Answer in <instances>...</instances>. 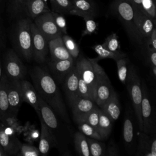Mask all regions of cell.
Returning <instances> with one entry per match:
<instances>
[{"instance_id":"cell-25","label":"cell","mask_w":156,"mask_h":156,"mask_svg":"<svg viewBox=\"0 0 156 156\" xmlns=\"http://www.w3.org/2000/svg\"><path fill=\"white\" fill-rule=\"evenodd\" d=\"M7 77L3 72L2 77L0 82V119L7 115L11 114L9 111L7 91Z\"/></svg>"},{"instance_id":"cell-49","label":"cell","mask_w":156,"mask_h":156,"mask_svg":"<svg viewBox=\"0 0 156 156\" xmlns=\"http://www.w3.org/2000/svg\"><path fill=\"white\" fill-rule=\"evenodd\" d=\"M2 74H3V66H2V63L0 58V82L2 77Z\"/></svg>"},{"instance_id":"cell-28","label":"cell","mask_w":156,"mask_h":156,"mask_svg":"<svg viewBox=\"0 0 156 156\" xmlns=\"http://www.w3.org/2000/svg\"><path fill=\"white\" fill-rule=\"evenodd\" d=\"M113 121L101 110L99 113V119L98 132L101 136L102 140L108 138L112 130Z\"/></svg>"},{"instance_id":"cell-3","label":"cell","mask_w":156,"mask_h":156,"mask_svg":"<svg viewBox=\"0 0 156 156\" xmlns=\"http://www.w3.org/2000/svg\"><path fill=\"white\" fill-rule=\"evenodd\" d=\"M32 20L27 16L17 18L10 32V40L13 49L21 58L27 62L32 60V35L30 23Z\"/></svg>"},{"instance_id":"cell-29","label":"cell","mask_w":156,"mask_h":156,"mask_svg":"<svg viewBox=\"0 0 156 156\" xmlns=\"http://www.w3.org/2000/svg\"><path fill=\"white\" fill-rule=\"evenodd\" d=\"M133 121L129 115L126 116L123 124V139L126 148L130 149L133 143Z\"/></svg>"},{"instance_id":"cell-10","label":"cell","mask_w":156,"mask_h":156,"mask_svg":"<svg viewBox=\"0 0 156 156\" xmlns=\"http://www.w3.org/2000/svg\"><path fill=\"white\" fill-rule=\"evenodd\" d=\"M34 23L48 41L63 35L57 27L51 12L37 16L34 20Z\"/></svg>"},{"instance_id":"cell-34","label":"cell","mask_w":156,"mask_h":156,"mask_svg":"<svg viewBox=\"0 0 156 156\" xmlns=\"http://www.w3.org/2000/svg\"><path fill=\"white\" fill-rule=\"evenodd\" d=\"M77 125L79 131L87 137L98 140H102L101 136L99 135V132L93 126H90L85 122H80L77 124Z\"/></svg>"},{"instance_id":"cell-21","label":"cell","mask_w":156,"mask_h":156,"mask_svg":"<svg viewBox=\"0 0 156 156\" xmlns=\"http://www.w3.org/2000/svg\"><path fill=\"white\" fill-rule=\"evenodd\" d=\"M48 45L51 60H61L73 58L64 44L62 36L49 41Z\"/></svg>"},{"instance_id":"cell-7","label":"cell","mask_w":156,"mask_h":156,"mask_svg":"<svg viewBox=\"0 0 156 156\" xmlns=\"http://www.w3.org/2000/svg\"><path fill=\"white\" fill-rule=\"evenodd\" d=\"M76 66L79 77L90 87L94 93V88L101 66L94 58H87L82 55H79L76 60Z\"/></svg>"},{"instance_id":"cell-23","label":"cell","mask_w":156,"mask_h":156,"mask_svg":"<svg viewBox=\"0 0 156 156\" xmlns=\"http://www.w3.org/2000/svg\"><path fill=\"white\" fill-rule=\"evenodd\" d=\"M48 12L51 10L43 0H26L25 15L30 20H34L37 16Z\"/></svg>"},{"instance_id":"cell-24","label":"cell","mask_w":156,"mask_h":156,"mask_svg":"<svg viewBox=\"0 0 156 156\" xmlns=\"http://www.w3.org/2000/svg\"><path fill=\"white\" fill-rule=\"evenodd\" d=\"M101 110L113 122L117 120L121 114V105L116 93L115 91L111 98L104 104Z\"/></svg>"},{"instance_id":"cell-18","label":"cell","mask_w":156,"mask_h":156,"mask_svg":"<svg viewBox=\"0 0 156 156\" xmlns=\"http://www.w3.org/2000/svg\"><path fill=\"white\" fill-rule=\"evenodd\" d=\"M137 156H156V140L155 133H146L141 132L139 137Z\"/></svg>"},{"instance_id":"cell-30","label":"cell","mask_w":156,"mask_h":156,"mask_svg":"<svg viewBox=\"0 0 156 156\" xmlns=\"http://www.w3.org/2000/svg\"><path fill=\"white\" fill-rule=\"evenodd\" d=\"M26 0H9L8 10L12 18H18L25 15Z\"/></svg>"},{"instance_id":"cell-4","label":"cell","mask_w":156,"mask_h":156,"mask_svg":"<svg viewBox=\"0 0 156 156\" xmlns=\"http://www.w3.org/2000/svg\"><path fill=\"white\" fill-rule=\"evenodd\" d=\"M112 9L123 25L130 40L136 44H142L141 38L133 21V8L130 0H115Z\"/></svg>"},{"instance_id":"cell-17","label":"cell","mask_w":156,"mask_h":156,"mask_svg":"<svg viewBox=\"0 0 156 156\" xmlns=\"http://www.w3.org/2000/svg\"><path fill=\"white\" fill-rule=\"evenodd\" d=\"M21 144L17 137L7 133L0 122V145L7 155H19Z\"/></svg>"},{"instance_id":"cell-27","label":"cell","mask_w":156,"mask_h":156,"mask_svg":"<svg viewBox=\"0 0 156 156\" xmlns=\"http://www.w3.org/2000/svg\"><path fill=\"white\" fill-rule=\"evenodd\" d=\"M92 48L98 54V57L94 58L96 62H98L99 60L104 59V58H112L116 61L119 58L127 57V56L126 53L121 51H118V52L110 51L105 49V48H104L102 44H96L94 46H93Z\"/></svg>"},{"instance_id":"cell-6","label":"cell","mask_w":156,"mask_h":156,"mask_svg":"<svg viewBox=\"0 0 156 156\" xmlns=\"http://www.w3.org/2000/svg\"><path fill=\"white\" fill-rule=\"evenodd\" d=\"M3 72L9 80L24 79L27 68L13 49H7L3 57Z\"/></svg>"},{"instance_id":"cell-8","label":"cell","mask_w":156,"mask_h":156,"mask_svg":"<svg viewBox=\"0 0 156 156\" xmlns=\"http://www.w3.org/2000/svg\"><path fill=\"white\" fill-rule=\"evenodd\" d=\"M114 92L115 91L108 76L101 66L94 88V101L95 103L100 108H102Z\"/></svg>"},{"instance_id":"cell-43","label":"cell","mask_w":156,"mask_h":156,"mask_svg":"<svg viewBox=\"0 0 156 156\" xmlns=\"http://www.w3.org/2000/svg\"><path fill=\"white\" fill-rule=\"evenodd\" d=\"M119 151L117 146L113 141H110L106 149V155L107 156H119Z\"/></svg>"},{"instance_id":"cell-19","label":"cell","mask_w":156,"mask_h":156,"mask_svg":"<svg viewBox=\"0 0 156 156\" xmlns=\"http://www.w3.org/2000/svg\"><path fill=\"white\" fill-rule=\"evenodd\" d=\"M73 9L69 14L85 18H94L97 14L96 7L92 0H71Z\"/></svg>"},{"instance_id":"cell-5","label":"cell","mask_w":156,"mask_h":156,"mask_svg":"<svg viewBox=\"0 0 156 156\" xmlns=\"http://www.w3.org/2000/svg\"><path fill=\"white\" fill-rule=\"evenodd\" d=\"M126 85L131 98L140 129L142 132L143 122L141 113L142 90L141 80L136 68L132 65L129 66V74Z\"/></svg>"},{"instance_id":"cell-45","label":"cell","mask_w":156,"mask_h":156,"mask_svg":"<svg viewBox=\"0 0 156 156\" xmlns=\"http://www.w3.org/2000/svg\"><path fill=\"white\" fill-rule=\"evenodd\" d=\"M147 57L151 66H156V51L147 46Z\"/></svg>"},{"instance_id":"cell-31","label":"cell","mask_w":156,"mask_h":156,"mask_svg":"<svg viewBox=\"0 0 156 156\" xmlns=\"http://www.w3.org/2000/svg\"><path fill=\"white\" fill-rule=\"evenodd\" d=\"M91 156H105L106 147L101 140L87 137Z\"/></svg>"},{"instance_id":"cell-26","label":"cell","mask_w":156,"mask_h":156,"mask_svg":"<svg viewBox=\"0 0 156 156\" xmlns=\"http://www.w3.org/2000/svg\"><path fill=\"white\" fill-rule=\"evenodd\" d=\"M73 143L76 152L82 156H91L87 136L80 131L73 135Z\"/></svg>"},{"instance_id":"cell-46","label":"cell","mask_w":156,"mask_h":156,"mask_svg":"<svg viewBox=\"0 0 156 156\" xmlns=\"http://www.w3.org/2000/svg\"><path fill=\"white\" fill-rule=\"evenodd\" d=\"M43 1L48 5V7H49V5L50 6L49 8L51 10V12H57V13H60L59 9H58V7L57 6V4L55 0H43Z\"/></svg>"},{"instance_id":"cell-44","label":"cell","mask_w":156,"mask_h":156,"mask_svg":"<svg viewBox=\"0 0 156 156\" xmlns=\"http://www.w3.org/2000/svg\"><path fill=\"white\" fill-rule=\"evenodd\" d=\"M147 46L156 51V29L155 27L153 29L150 37L145 41Z\"/></svg>"},{"instance_id":"cell-48","label":"cell","mask_w":156,"mask_h":156,"mask_svg":"<svg viewBox=\"0 0 156 156\" xmlns=\"http://www.w3.org/2000/svg\"><path fill=\"white\" fill-rule=\"evenodd\" d=\"M133 6L138 10L141 11V2L142 0H130Z\"/></svg>"},{"instance_id":"cell-35","label":"cell","mask_w":156,"mask_h":156,"mask_svg":"<svg viewBox=\"0 0 156 156\" xmlns=\"http://www.w3.org/2000/svg\"><path fill=\"white\" fill-rule=\"evenodd\" d=\"M102 45L104 48L110 51H120V43L119 41V37L115 33H112L108 35L105 38Z\"/></svg>"},{"instance_id":"cell-40","label":"cell","mask_w":156,"mask_h":156,"mask_svg":"<svg viewBox=\"0 0 156 156\" xmlns=\"http://www.w3.org/2000/svg\"><path fill=\"white\" fill-rule=\"evenodd\" d=\"M39 150L35 146L29 144H21L19 155L23 156H38Z\"/></svg>"},{"instance_id":"cell-47","label":"cell","mask_w":156,"mask_h":156,"mask_svg":"<svg viewBox=\"0 0 156 156\" xmlns=\"http://www.w3.org/2000/svg\"><path fill=\"white\" fill-rule=\"evenodd\" d=\"M4 32H3V27H2V21L0 16V48L2 46L3 43H4Z\"/></svg>"},{"instance_id":"cell-50","label":"cell","mask_w":156,"mask_h":156,"mask_svg":"<svg viewBox=\"0 0 156 156\" xmlns=\"http://www.w3.org/2000/svg\"><path fill=\"white\" fill-rule=\"evenodd\" d=\"M0 156H8L0 145Z\"/></svg>"},{"instance_id":"cell-9","label":"cell","mask_w":156,"mask_h":156,"mask_svg":"<svg viewBox=\"0 0 156 156\" xmlns=\"http://www.w3.org/2000/svg\"><path fill=\"white\" fill-rule=\"evenodd\" d=\"M32 35V59L37 63L42 64L46 60L49 52L48 41L39 31L34 22L30 23Z\"/></svg>"},{"instance_id":"cell-39","label":"cell","mask_w":156,"mask_h":156,"mask_svg":"<svg viewBox=\"0 0 156 156\" xmlns=\"http://www.w3.org/2000/svg\"><path fill=\"white\" fill-rule=\"evenodd\" d=\"M54 22L57 26V27L58 28V29L60 30L62 34H67V27H66V23L65 18L62 15V14L51 12Z\"/></svg>"},{"instance_id":"cell-20","label":"cell","mask_w":156,"mask_h":156,"mask_svg":"<svg viewBox=\"0 0 156 156\" xmlns=\"http://www.w3.org/2000/svg\"><path fill=\"white\" fill-rule=\"evenodd\" d=\"M20 86L23 101L30 105L37 114L40 113L38 94L34 85L29 81L20 80Z\"/></svg>"},{"instance_id":"cell-41","label":"cell","mask_w":156,"mask_h":156,"mask_svg":"<svg viewBox=\"0 0 156 156\" xmlns=\"http://www.w3.org/2000/svg\"><path fill=\"white\" fill-rule=\"evenodd\" d=\"M83 20L85 21V29L82 33V37L95 33L97 29V24L93 18H85Z\"/></svg>"},{"instance_id":"cell-32","label":"cell","mask_w":156,"mask_h":156,"mask_svg":"<svg viewBox=\"0 0 156 156\" xmlns=\"http://www.w3.org/2000/svg\"><path fill=\"white\" fill-rule=\"evenodd\" d=\"M118 70V76L120 82L126 85L129 74V62L127 57H123L116 60Z\"/></svg>"},{"instance_id":"cell-11","label":"cell","mask_w":156,"mask_h":156,"mask_svg":"<svg viewBox=\"0 0 156 156\" xmlns=\"http://www.w3.org/2000/svg\"><path fill=\"white\" fill-rule=\"evenodd\" d=\"M142 99L141 103V113L143 122L142 132L146 133H155L154 122L152 121V109L149 100L148 91L146 83L143 82L141 85Z\"/></svg>"},{"instance_id":"cell-36","label":"cell","mask_w":156,"mask_h":156,"mask_svg":"<svg viewBox=\"0 0 156 156\" xmlns=\"http://www.w3.org/2000/svg\"><path fill=\"white\" fill-rule=\"evenodd\" d=\"M100 111L101 108L98 105H96L84 117L82 122H87L98 130Z\"/></svg>"},{"instance_id":"cell-42","label":"cell","mask_w":156,"mask_h":156,"mask_svg":"<svg viewBox=\"0 0 156 156\" xmlns=\"http://www.w3.org/2000/svg\"><path fill=\"white\" fill-rule=\"evenodd\" d=\"M59 9L60 13L67 14L73 9V4L71 0H55Z\"/></svg>"},{"instance_id":"cell-2","label":"cell","mask_w":156,"mask_h":156,"mask_svg":"<svg viewBox=\"0 0 156 156\" xmlns=\"http://www.w3.org/2000/svg\"><path fill=\"white\" fill-rule=\"evenodd\" d=\"M40 115L44 123L48 128L55 144V147L63 155L69 154V145L73 141V135L69 130L68 125L59 120L58 116L47 104L44 101L38 96Z\"/></svg>"},{"instance_id":"cell-33","label":"cell","mask_w":156,"mask_h":156,"mask_svg":"<svg viewBox=\"0 0 156 156\" xmlns=\"http://www.w3.org/2000/svg\"><path fill=\"white\" fill-rule=\"evenodd\" d=\"M62 38L68 52L71 55V57L76 60L80 55L78 44L76 43L74 40L68 34H63L62 35Z\"/></svg>"},{"instance_id":"cell-38","label":"cell","mask_w":156,"mask_h":156,"mask_svg":"<svg viewBox=\"0 0 156 156\" xmlns=\"http://www.w3.org/2000/svg\"><path fill=\"white\" fill-rule=\"evenodd\" d=\"M78 93L80 97L89 98L94 101V93L93 90L80 77L79 79Z\"/></svg>"},{"instance_id":"cell-12","label":"cell","mask_w":156,"mask_h":156,"mask_svg":"<svg viewBox=\"0 0 156 156\" xmlns=\"http://www.w3.org/2000/svg\"><path fill=\"white\" fill-rule=\"evenodd\" d=\"M79 76L76 66L67 74L63 81V90L66 99L70 107L79 97L78 93V84Z\"/></svg>"},{"instance_id":"cell-14","label":"cell","mask_w":156,"mask_h":156,"mask_svg":"<svg viewBox=\"0 0 156 156\" xmlns=\"http://www.w3.org/2000/svg\"><path fill=\"white\" fill-rule=\"evenodd\" d=\"M7 91L10 113L16 115L21 104L23 102L20 86V80H12L7 78Z\"/></svg>"},{"instance_id":"cell-22","label":"cell","mask_w":156,"mask_h":156,"mask_svg":"<svg viewBox=\"0 0 156 156\" xmlns=\"http://www.w3.org/2000/svg\"><path fill=\"white\" fill-rule=\"evenodd\" d=\"M41 124V132L38 145V150L41 154L46 155L52 147H55L54 140L41 117L38 115Z\"/></svg>"},{"instance_id":"cell-13","label":"cell","mask_w":156,"mask_h":156,"mask_svg":"<svg viewBox=\"0 0 156 156\" xmlns=\"http://www.w3.org/2000/svg\"><path fill=\"white\" fill-rule=\"evenodd\" d=\"M133 8V21L143 41L147 40L155 28V22L141 11Z\"/></svg>"},{"instance_id":"cell-16","label":"cell","mask_w":156,"mask_h":156,"mask_svg":"<svg viewBox=\"0 0 156 156\" xmlns=\"http://www.w3.org/2000/svg\"><path fill=\"white\" fill-rule=\"evenodd\" d=\"M96 105L93 100L79 96L71 107L74 122L77 124L82 122L84 117Z\"/></svg>"},{"instance_id":"cell-15","label":"cell","mask_w":156,"mask_h":156,"mask_svg":"<svg viewBox=\"0 0 156 156\" xmlns=\"http://www.w3.org/2000/svg\"><path fill=\"white\" fill-rule=\"evenodd\" d=\"M75 64L76 60L73 58L61 60H52L50 59L48 63V66L55 81L62 83Z\"/></svg>"},{"instance_id":"cell-1","label":"cell","mask_w":156,"mask_h":156,"mask_svg":"<svg viewBox=\"0 0 156 156\" xmlns=\"http://www.w3.org/2000/svg\"><path fill=\"white\" fill-rule=\"evenodd\" d=\"M29 74L38 96L63 122L71 124L61 93L51 74L39 66H34L30 69Z\"/></svg>"},{"instance_id":"cell-37","label":"cell","mask_w":156,"mask_h":156,"mask_svg":"<svg viewBox=\"0 0 156 156\" xmlns=\"http://www.w3.org/2000/svg\"><path fill=\"white\" fill-rule=\"evenodd\" d=\"M141 12L155 22L156 10L154 0H142Z\"/></svg>"}]
</instances>
